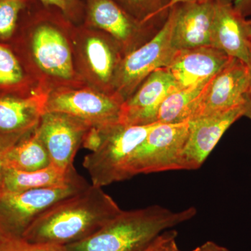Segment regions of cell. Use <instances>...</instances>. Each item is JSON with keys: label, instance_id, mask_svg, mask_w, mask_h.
<instances>
[{"label": "cell", "instance_id": "35", "mask_svg": "<svg viewBox=\"0 0 251 251\" xmlns=\"http://www.w3.org/2000/svg\"><path fill=\"white\" fill-rule=\"evenodd\" d=\"M9 237V236L6 233V232L2 229V227L0 226V244H2Z\"/></svg>", "mask_w": 251, "mask_h": 251}, {"label": "cell", "instance_id": "9", "mask_svg": "<svg viewBox=\"0 0 251 251\" xmlns=\"http://www.w3.org/2000/svg\"><path fill=\"white\" fill-rule=\"evenodd\" d=\"M124 102L119 96L95 88L61 87L49 92L46 112L67 114L90 126L108 128L120 124Z\"/></svg>", "mask_w": 251, "mask_h": 251}, {"label": "cell", "instance_id": "21", "mask_svg": "<svg viewBox=\"0 0 251 251\" xmlns=\"http://www.w3.org/2000/svg\"><path fill=\"white\" fill-rule=\"evenodd\" d=\"M4 162L6 169L23 172L39 171L51 165L49 153L34 130L6 150Z\"/></svg>", "mask_w": 251, "mask_h": 251}, {"label": "cell", "instance_id": "11", "mask_svg": "<svg viewBox=\"0 0 251 251\" xmlns=\"http://www.w3.org/2000/svg\"><path fill=\"white\" fill-rule=\"evenodd\" d=\"M249 93V68L246 63L232 57L208 81L190 120L221 113L244 105Z\"/></svg>", "mask_w": 251, "mask_h": 251}, {"label": "cell", "instance_id": "13", "mask_svg": "<svg viewBox=\"0 0 251 251\" xmlns=\"http://www.w3.org/2000/svg\"><path fill=\"white\" fill-rule=\"evenodd\" d=\"M244 115V104L221 113L190 120L183 151L184 171L201 168L226 130Z\"/></svg>", "mask_w": 251, "mask_h": 251}, {"label": "cell", "instance_id": "16", "mask_svg": "<svg viewBox=\"0 0 251 251\" xmlns=\"http://www.w3.org/2000/svg\"><path fill=\"white\" fill-rule=\"evenodd\" d=\"M216 2L175 5L172 42L175 50L211 46Z\"/></svg>", "mask_w": 251, "mask_h": 251}, {"label": "cell", "instance_id": "24", "mask_svg": "<svg viewBox=\"0 0 251 251\" xmlns=\"http://www.w3.org/2000/svg\"><path fill=\"white\" fill-rule=\"evenodd\" d=\"M130 15L143 22L164 23L170 0H116Z\"/></svg>", "mask_w": 251, "mask_h": 251}, {"label": "cell", "instance_id": "32", "mask_svg": "<svg viewBox=\"0 0 251 251\" xmlns=\"http://www.w3.org/2000/svg\"><path fill=\"white\" fill-rule=\"evenodd\" d=\"M221 1V0H170L167 9L170 10L175 5L183 4V3H203V2H216V1ZM234 1V0H230Z\"/></svg>", "mask_w": 251, "mask_h": 251}, {"label": "cell", "instance_id": "19", "mask_svg": "<svg viewBox=\"0 0 251 251\" xmlns=\"http://www.w3.org/2000/svg\"><path fill=\"white\" fill-rule=\"evenodd\" d=\"M83 179L75 168L64 170L52 163L47 168L33 172L6 169L1 193L57 187L78 182Z\"/></svg>", "mask_w": 251, "mask_h": 251}, {"label": "cell", "instance_id": "3", "mask_svg": "<svg viewBox=\"0 0 251 251\" xmlns=\"http://www.w3.org/2000/svg\"><path fill=\"white\" fill-rule=\"evenodd\" d=\"M196 214L195 207L173 211L159 205L122 211L90 237L66 248L68 251H141L160 234Z\"/></svg>", "mask_w": 251, "mask_h": 251}, {"label": "cell", "instance_id": "27", "mask_svg": "<svg viewBox=\"0 0 251 251\" xmlns=\"http://www.w3.org/2000/svg\"><path fill=\"white\" fill-rule=\"evenodd\" d=\"M29 133L21 135H7L0 133V194L2 192L3 182H4L5 171H6L4 162L5 153L10 147L18 143L20 140L22 139L23 137Z\"/></svg>", "mask_w": 251, "mask_h": 251}, {"label": "cell", "instance_id": "36", "mask_svg": "<svg viewBox=\"0 0 251 251\" xmlns=\"http://www.w3.org/2000/svg\"><path fill=\"white\" fill-rule=\"evenodd\" d=\"M247 31L248 38L251 42V19H247Z\"/></svg>", "mask_w": 251, "mask_h": 251}, {"label": "cell", "instance_id": "15", "mask_svg": "<svg viewBox=\"0 0 251 251\" xmlns=\"http://www.w3.org/2000/svg\"><path fill=\"white\" fill-rule=\"evenodd\" d=\"M232 57L211 46L176 50L167 67L178 89L205 82L216 75Z\"/></svg>", "mask_w": 251, "mask_h": 251}, {"label": "cell", "instance_id": "37", "mask_svg": "<svg viewBox=\"0 0 251 251\" xmlns=\"http://www.w3.org/2000/svg\"><path fill=\"white\" fill-rule=\"evenodd\" d=\"M248 67L249 68V72H250V94H251V57L250 60H249V63H248Z\"/></svg>", "mask_w": 251, "mask_h": 251}, {"label": "cell", "instance_id": "34", "mask_svg": "<svg viewBox=\"0 0 251 251\" xmlns=\"http://www.w3.org/2000/svg\"><path fill=\"white\" fill-rule=\"evenodd\" d=\"M160 251H180V250L176 245V239H173L166 244Z\"/></svg>", "mask_w": 251, "mask_h": 251}, {"label": "cell", "instance_id": "1", "mask_svg": "<svg viewBox=\"0 0 251 251\" xmlns=\"http://www.w3.org/2000/svg\"><path fill=\"white\" fill-rule=\"evenodd\" d=\"M75 26L59 10L37 0L26 11L10 45L34 80L38 74L39 80L54 90L82 87L69 39Z\"/></svg>", "mask_w": 251, "mask_h": 251}, {"label": "cell", "instance_id": "33", "mask_svg": "<svg viewBox=\"0 0 251 251\" xmlns=\"http://www.w3.org/2000/svg\"><path fill=\"white\" fill-rule=\"evenodd\" d=\"M251 121V94L249 93L246 97L245 103H244V115Z\"/></svg>", "mask_w": 251, "mask_h": 251}, {"label": "cell", "instance_id": "18", "mask_svg": "<svg viewBox=\"0 0 251 251\" xmlns=\"http://www.w3.org/2000/svg\"><path fill=\"white\" fill-rule=\"evenodd\" d=\"M49 94L46 90L27 96L0 92V133L21 135L32 131L46 112Z\"/></svg>", "mask_w": 251, "mask_h": 251}, {"label": "cell", "instance_id": "20", "mask_svg": "<svg viewBox=\"0 0 251 251\" xmlns=\"http://www.w3.org/2000/svg\"><path fill=\"white\" fill-rule=\"evenodd\" d=\"M35 82L12 46L0 42V92L27 96L44 90H37Z\"/></svg>", "mask_w": 251, "mask_h": 251}, {"label": "cell", "instance_id": "23", "mask_svg": "<svg viewBox=\"0 0 251 251\" xmlns=\"http://www.w3.org/2000/svg\"><path fill=\"white\" fill-rule=\"evenodd\" d=\"M37 0H0V42L11 44L26 11Z\"/></svg>", "mask_w": 251, "mask_h": 251}, {"label": "cell", "instance_id": "17", "mask_svg": "<svg viewBox=\"0 0 251 251\" xmlns=\"http://www.w3.org/2000/svg\"><path fill=\"white\" fill-rule=\"evenodd\" d=\"M210 44L229 57L247 64L250 60L251 42L247 35V18L236 11L230 0L215 3Z\"/></svg>", "mask_w": 251, "mask_h": 251}, {"label": "cell", "instance_id": "4", "mask_svg": "<svg viewBox=\"0 0 251 251\" xmlns=\"http://www.w3.org/2000/svg\"><path fill=\"white\" fill-rule=\"evenodd\" d=\"M158 123L141 126L119 124L105 128V138L97 151L83 160L92 185L104 186L125 180V167L135 149Z\"/></svg>", "mask_w": 251, "mask_h": 251}, {"label": "cell", "instance_id": "10", "mask_svg": "<svg viewBox=\"0 0 251 251\" xmlns=\"http://www.w3.org/2000/svg\"><path fill=\"white\" fill-rule=\"evenodd\" d=\"M164 23L140 21L116 0H85L82 25L109 34L121 46L125 55L150 40Z\"/></svg>", "mask_w": 251, "mask_h": 251}, {"label": "cell", "instance_id": "2", "mask_svg": "<svg viewBox=\"0 0 251 251\" xmlns=\"http://www.w3.org/2000/svg\"><path fill=\"white\" fill-rule=\"evenodd\" d=\"M122 211L103 188L91 184L44 211L22 238L31 243L66 247L90 237Z\"/></svg>", "mask_w": 251, "mask_h": 251}, {"label": "cell", "instance_id": "8", "mask_svg": "<svg viewBox=\"0 0 251 251\" xmlns=\"http://www.w3.org/2000/svg\"><path fill=\"white\" fill-rule=\"evenodd\" d=\"M85 179L57 187L35 188L0 194V226L12 237H22L44 211L64 198L88 187Z\"/></svg>", "mask_w": 251, "mask_h": 251}, {"label": "cell", "instance_id": "31", "mask_svg": "<svg viewBox=\"0 0 251 251\" xmlns=\"http://www.w3.org/2000/svg\"><path fill=\"white\" fill-rule=\"evenodd\" d=\"M199 248L201 251H229L226 248L220 246L214 242H206Z\"/></svg>", "mask_w": 251, "mask_h": 251}, {"label": "cell", "instance_id": "30", "mask_svg": "<svg viewBox=\"0 0 251 251\" xmlns=\"http://www.w3.org/2000/svg\"><path fill=\"white\" fill-rule=\"evenodd\" d=\"M234 9L243 17L251 16V0H234Z\"/></svg>", "mask_w": 251, "mask_h": 251}, {"label": "cell", "instance_id": "7", "mask_svg": "<svg viewBox=\"0 0 251 251\" xmlns=\"http://www.w3.org/2000/svg\"><path fill=\"white\" fill-rule=\"evenodd\" d=\"M73 37L85 78L97 90L115 94V76L125 55L121 46L106 33L84 25L75 26Z\"/></svg>", "mask_w": 251, "mask_h": 251}, {"label": "cell", "instance_id": "12", "mask_svg": "<svg viewBox=\"0 0 251 251\" xmlns=\"http://www.w3.org/2000/svg\"><path fill=\"white\" fill-rule=\"evenodd\" d=\"M90 127L67 114L46 112L34 130L45 146L51 163L64 170H72L84 135Z\"/></svg>", "mask_w": 251, "mask_h": 251}, {"label": "cell", "instance_id": "6", "mask_svg": "<svg viewBox=\"0 0 251 251\" xmlns=\"http://www.w3.org/2000/svg\"><path fill=\"white\" fill-rule=\"evenodd\" d=\"M174 8L161 29L143 45L126 54L117 70L115 93L125 101L153 72L169 65L176 52L172 42Z\"/></svg>", "mask_w": 251, "mask_h": 251}, {"label": "cell", "instance_id": "5", "mask_svg": "<svg viewBox=\"0 0 251 251\" xmlns=\"http://www.w3.org/2000/svg\"><path fill=\"white\" fill-rule=\"evenodd\" d=\"M188 129L189 121L157 124L130 156L125 167V179L138 175L184 171L183 151Z\"/></svg>", "mask_w": 251, "mask_h": 251}, {"label": "cell", "instance_id": "28", "mask_svg": "<svg viewBox=\"0 0 251 251\" xmlns=\"http://www.w3.org/2000/svg\"><path fill=\"white\" fill-rule=\"evenodd\" d=\"M105 128L103 127L91 126L84 135L82 146L90 150L91 152L97 151L103 143Z\"/></svg>", "mask_w": 251, "mask_h": 251}, {"label": "cell", "instance_id": "25", "mask_svg": "<svg viewBox=\"0 0 251 251\" xmlns=\"http://www.w3.org/2000/svg\"><path fill=\"white\" fill-rule=\"evenodd\" d=\"M43 5L59 10L64 16L75 24L81 25L84 22L85 0H38Z\"/></svg>", "mask_w": 251, "mask_h": 251}, {"label": "cell", "instance_id": "26", "mask_svg": "<svg viewBox=\"0 0 251 251\" xmlns=\"http://www.w3.org/2000/svg\"><path fill=\"white\" fill-rule=\"evenodd\" d=\"M0 251H68L66 247L49 244H36L22 237H9L0 244Z\"/></svg>", "mask_w": 251, "mask_h": 251}, {"label": "cell", "instance_id": "22", "mask_svg": "<svg viewBox=\"0 0 251 251\" xmlns=\"http://www.w3.org/2000/svg\"><path fill=\"white\" fill-rule=\"evenodd\" d=\"M209 80L186 88L177 89L170 94L160 106L156 122L161 124H176L189 121L197 106L200 97Z\"/></svg>", "mask_w": 251, "mask_h": 251}, {"label": "cell", "instance_id": "38", "mask_svg": "<svg viewBox=\"0 0 251 251\" xmlns=\"http://www.w3.org/2000/svg\"><path fill=\"white\" fill-rule=\"evenodd\" d=\"M191 251H201V249H200L199 247L196 248V249H195L194 250Z\"/></svg>", "mask_w": 251, "mask_h": 251}, {"label": "cell", "instance_id": "14", "mask_svg": "<svg viewBox=\"0 0 251 251\" xmlns=\"http://www.w3.org/2000/svg\"><path fill=\"white\" fill-rule=\"evenodd\" d=\"M177 89L168 68L157 69L122 104L120 124L141 126L158 123L157 115L162 103Z\"/></svg>", "mask_w": 251, "mask_h": 251}, {"label": "cell", "instance_id": "29", "mask_svg": "<svg viewBox=\"0 0 251 251\" xmlns=\"http://www.w3.org/2000/svg\"><path fill=\"white\" fill-rule=\"evenodd\" d=\"M177 232L173 229H169L160 234L150 245L141 251H160L166 244L173 239H176Z\"/></svg>", "mask_w": 251, "mask_h": 251}]
</instances>
